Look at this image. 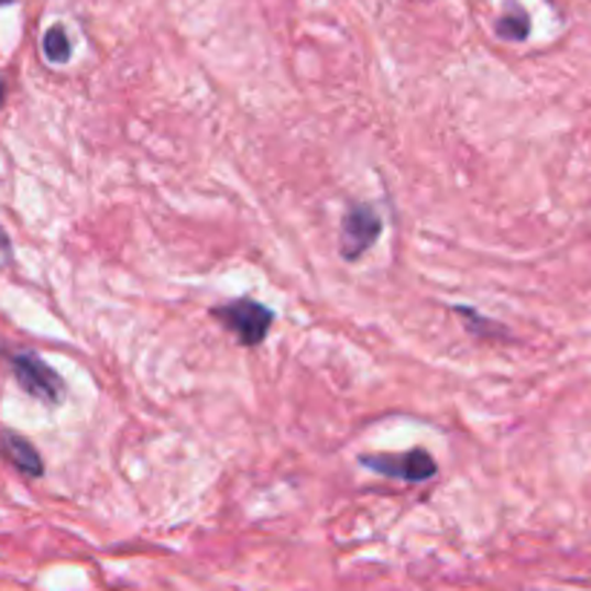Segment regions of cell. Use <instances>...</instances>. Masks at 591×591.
<instances>
[{
	"mask_svg": "<svg viewBox=\"0 0 591 591\" xmlns=\"http://www.w3.org/2000/svg\"><path fill=\"white\" fill-rule=\"evenodd\" d=\"M9 366H12V375L23 387V393L50 404V407L62 404L64 379L46 361H41L35 352H12L9 355Z\"/></svg>",
	"mask_w": 591,
	"mask_h": 591,
	"instance_id": "obj_1",
	"label": "cell"
},
{
	"mask_svg": "<svg viewBox=\"0 0 591 591\" xmlns=\"http://www.w3.org/2000/svg\"><path fill=\"white\" fill-rule=\"evenodd\" d=\"M214 315L220 318V324L228 329V332L237 335V341L243 343V347H258V343H263L274 320L272 309H265L263 304L251 300V297L220 306Z\"/></svg>",
	"mask_w": 591,
	"mask_h": 591,
	"instance_id": "obj_2",
	"label": "cell"
},
{
	"mask_svg": "<svg viewBox=\"0 0 591 591\" xmlns=\"http://www.w3.org/2000/svg\"><path fill=\"white\" fill-rule=\"evenodd\" d=\"M361 464L381 477L404 479V482H427L436 477V462L425 450H409L398 456H361Z\"/></svg>",
	"mask_w": 591,
	"mask_h": 591,
	"instance_id": "obj_3",
	"label": "cell"
},
{
	"mask_svg": "<svg viewBox=\"0 0 591 591\" xmlns=\"http://www.w3.org/2000/svg\"><path fill=\"white\" fill-rule=\"evenodd\" d=\"M381 234V217L370 205H355L343 217L341 228V254L347 260H358Z\"/></svg>",
	"mask_w": 591,
	"mask_h": 591,
	"instance_id": "obj_4",
	"label": "cell"
},
{
	"mask_svg": "<svg viewBox=\"0 0 591 591\" xmlns=\"http://www.w3.org/2000/svg\"><path fill=\"white\" fill-rule=\"evenodd\" d=\"M0 453H3V459H7L12 468L21 470L23 477L35 479L44 473V462H41L39 450L32 448L30 441L23 439V436H18V433L12 430L0 433Z\"/></svg>",
	"mask_w": 591,
	"mask_h": 591,
	"instance_id": "obj_5",
	"label": "cell"
},
{
	"mask_svg": "<svg viewBox=\"0 0 591 591\" xmlns=\"http://www.w3.org/2000/svg\"><path fill=\"white\" fill-rule=\"evenodd\" d=\"M44 55L53 64H64L69 58V41L62 26H53V30L44 35Z\"/></svg>",
	"mask_w": 591,
	"mask_h": 591,
	"instance_id": "obj_6",
	"label": "cell"
},
{
	"mask_svg": "<svg viewBox=\"0 0 591 591\" xmlns=\"http://www.w3.org/2000/svg\"><path fill=\"white\" fill-rule=\"evenodd\" d=\"M528 30H530L528 15H525L523 9H516V7L511 15H505L500 21V35L508 41H525L528 39Z\"/></svg>",
	"mask_w": 591,
	"mask_h": 591,
	"instance_id": "obj_7",
	"label": "cell"
},
{
	"mask_svg": "<svg viewBox=\"0 0 591 591\" xmlns=\"http://www.w3.org/2000/svg\"><path fill=\"white\" fill-rule=\"evenodd\" d=\"M0 101H3V84H0Z\"/></svg>",
	"mask_w": 591,
	"mask_h": 591,
	"instance_id": "obj_8",
	"label": "cell"
},
{
	"mask_svg": "<svg viewBox=\"0 0 591 591\" xmlns=\"http://www.w3.org/2000/svg\"><path fill=\"white\" fill-rule=\"evenodd\" d=\"M0 3H9V0H0Z\"/></svg>",
	"mask_w": 591,
	"mask_h": 591,
	"instance_id": "obj_9",
	"label": "cell"
}]
</instances>
